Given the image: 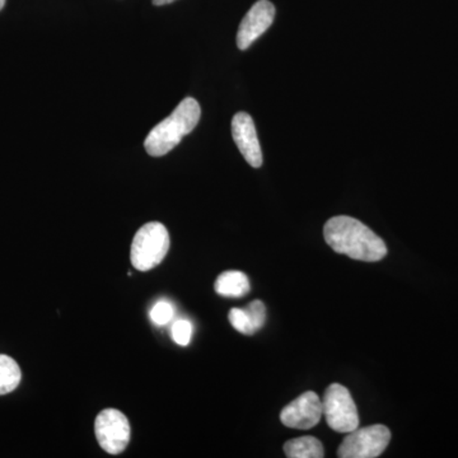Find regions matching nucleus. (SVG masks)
<instances>
[{
    "instance_id": "1",
    "label": "nucleus",
    "mask_w": 458,
    "mask_h": 458,
    "mask_svg": "<svg viewBox=\"0 0 458 458\" xmlns=\"http://www.w3.org/2000/svg\"><path fill=\"white\" fill-rule=\"evenodd\" d=\"M324 237L334 251L354 260L376 262L387 255L384 240L352 216H337L328 219L325 225Z\"/></svg>"
},
{
    "instance_id": "2",
    "label": "nucleus",
    "mask_w": 458,
    "mask_h": 458,
    "mask_svg": "<svg viewBox=\"0 0 458 458\" xmlns=\"http://www.w3.org/2000/svg\"><path fill=\"white\" fill-rule=\"evenodd\" d=\"M200 116L201 108L197 99L188 98L181 101L174 113L148 134L144 140L148 155L162 157L170 153L183 137L197 128Z\"/></svg>"
},
{
    "instance_id": "3",
    "label": "nucleus",
    "mask_w": 458,
    "mask_h": 458,
    "mask_svg": "<svg viewBox=\"0 0 458 458\" xmlns=\"http://www.w3.org/2000/svg\"><path fill=\"white\" fill-rule=\"evenodd\" d=\"M170 245V234L162 223H147L140 228L132 240L131 249L132 267L140 271L155 269L165 260Z\"/></svg>"
},
{
    "instance_id": "4",
    "label": "nucleus",
    "mask_w": 458,
    "mask_h": 458,
    "mask_svg": "<svg viewBox=\"0 0 458 458\" xmlns=\"http://www.w3.org/2000/svg\"><path fill=\"white\" fill-rule=\"evenodd\" d=\"M327 423L337 433H351L360 428L357 405L348 388L339 384L328 386L322 400Z\"/></svg>"
},
{
    "instance_id": "5",
    "label": "nucleus",
    "mask_w": 458,
    "mask_h": 458,
    "mask_svg": "<svg viewBox=\"0 0 458 458\" xmlns=\"http://www.w3.org/2000/svg\"><path fill=\"white\" fill-rule=\"evenodd\" d=\"M391 441V432L387 427L377 424L366 428H357L346 433L337 456L342 458H376L384 454Z\"/></svg>"
},
{
    "instance_id": "6",
    "label": "nucleus",
    "mask_w": 458,
    "mask_h": 458,
    "mask_svg": "<svg viewBox=\"0 0 458 458\" xmlns=\"http://www.w3.org/2000/svg\"><path fill=\"white\" fill-rule=\"evenodd\" d=\"M95 433L102 450L110 454H120L131 442V423L119 410L106 409L96 418Z\"/></svg>"
},
{
    "instance_id": "7",
    "label": "nucleus",
    "mask_w": 458,
    "mask_h": 458,
    "mask_svg": "<svg viewBox=\"0 0 458 458\" xmlns=\"http://www.w3.org/2000/svg\"><path fill=\"white\" fill-rule=\"evenodd\" d=\"M322 415V400L313 391H307L282 410L280 420L292 429L307 430L318 426Z\"/></svg>"
},
{
    "instance_id": "8",
    "label": "nucleus",
    "mask_w": 458,
    "mask_h": 458,
    "mask_svg": "<svg viewBox=\"0 0 458 458\" xmlns=\"http://www.w3.org/2000/svg\"><path fill=\"white\" fill-rule=\"evenodd\" d=\"M276 18V7L269 0H259L247 12L237 32V47L247 50L259 38L269 30Z\"/></svg>"
},
{
    "instance_id": "9",
    "label": "nucleus",
    "mask_w": 458,
    "mask_h": 458,
    "mask_svg": "<svg viewBox=\"0 0 458 458\" xmlns=\"http://www.w3.org/2000/svg\"><path fill=\"white\" fill-rule=\"evenodd\" d=\"M232 137L247 164L254 168L261 167L260 141H259L254 120L249 114L237 113L234 114L232 119Z\"/></svg>"
},
{
    "instance_id": "10",
    "label": "nucleus",
    "mask_w": 458,
    "mask_h": 458,
    "mask_svg": "<svg viewBox=\"0 0 458 458\" xmlns=\"http://www.w3.org/2000/svg\"><path fill=\"white\" fill-rule=\"evenodd\" d=\"M216 293L225 298H242L249 294L250 280L245 273L238 270L225 271L214 284Z\"/></svg>"
},
{
    "instance_id": "11",
    "label": "nucleus",
    "mask_w": 458,
    "mask_h": 458,
    "mask_svg": "<svg viewBox=\"0 0 458 458\" xmlns=\"http://www.w3.org/2000/svg\"><path fill=\"white\" fill-rule=\"evenodd\" d=\"M285 456L289 458H322L325 456L324 445L315 437H300L291 439L284 445Z\"/></svg>"
},
{
    "instance_id": "12",
    "label": "nucleus",
    "mask_w": 458,
    "mask_h": 458,
    "mask_svg": "<svg viewBox=\"0 0 458 458\" xmlns=\"http://www.w3.org/2000/svg\"><path fill=\"white\" fill-rule=\"evenodd\" d=\"M22 372L13 358L0 354V396L13 393L20 386Z\"/></svg>"
},
{
    "instance_id": "13",
    "label": "nucleus",
    "mask_w": 458,
    "mask_h": 458,
    "mask_svg": "<svg viewBox=\"0 0 458 458\" xmlns=\"http://www.w3.org/2000/svg\"><path fill=\"white\" fill-rule=\"evenodd\" d=\"M192 331H194V327L189 319H177L172 325L171 336L177 345L188 346L191 342Z\"/></svg>"
},
{
    "instance_id": "14",
    "label": "nucleus",
    "mask_w": 458,
    "mask_h": 458,
    "mask_svg": "<svg viewBox=\"0 0 458 458\" xmlns=\"http://www.w3.org/2000/svg\"><path fill=\"white\" fill-rule=\"evenodd\" d=\"M229 322L232 327L236 328L238 333L245 334V335H252L255 334L254 327L250 321L249 315L245 310L232 309L228 315Z\"/></svg>"
},
{
    "instance_id": "15",
    "label": "nucleus",
    "mask_w": 458,
    "mask_h": 458,
    "mask_svg": "<svg viewBox=\"0 0 458 458\" xmlns=\"http://www.w3.org/2000/svg\"><path fill=\"white\" fill-rule=\"evenodd\" d=\"M174 307L171 303L165 302V301H159L150 310V319L157 327H165L174 318Z\"/></svg>"
},
{
    "instance_id": "16",
    "label": "nucleus",
    "mask_w": 458,
    "mask_h": 458,
    "mask_svg": "<svg viewBox=\"0 0 458 458\" xmlns=\"http://www.w3.org/2000/svg\"><path fill=\"white\" fill-rule=\"evenodd\" d=\"M245 311L247 315H249L252 327H254L255 333L260 330L265 325V319H267V309H265V304L262 303L260 300H256L246 307Z\"/></svg>"
},
{
    "instance_id": "17",
    "label": "nucleus",
    "mask_w": 458,
    "mask_h": 458,
    "mask_svg": "<svg viewBox=\"0 0 458 458\" xmlns=\"http://www.w3.org/2000/svg\"><path fill=\"white\" fill-rule=\"evenodd\" d=\"M152 2L157 7H161V5L171 4V3L176 2V0H152Z\"/></svg>"
},
{
    "instance_id": "18",
    "label": "nucleus",
    "mask_w": 458,
    "mask_h": 458,
    "mask_svg": "<svg viewBox=\"0 0 458 458\" xmlns=\"http://www.w3.org/2000/svg\"><path fill=\"white\" fill-rule=\"evenodd\" d=\"M5 2H7V0H0V11L4 8Z\"/></svg>"
}]
</instances>
